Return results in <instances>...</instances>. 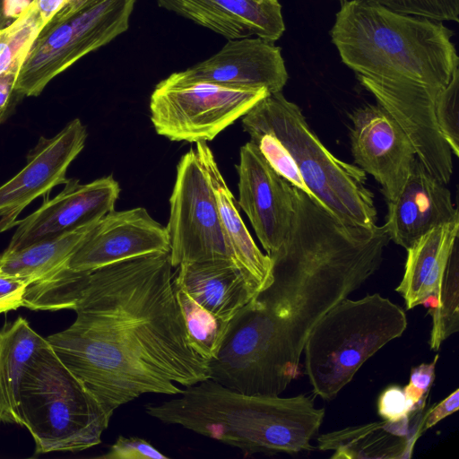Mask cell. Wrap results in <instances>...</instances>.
I'll return each mask as SVG.
<instances>
[{
    "label": "cell",
    "instance_id": "d6a6232c",
    "mask_svg": "<svg viewBox=\"0 0 459 459\" xmlns=\"http://www.w3.org/2000/svg\"><path fill=\"white\" fill-rule=\"evenodd\" d=\"M437 359L438 354L435 356L432 362L421 363L411 368L409 383L403 387V391L416 409L425 406L427 394L435 378Z\"/></svg>",
    "mask_w": 459,
    "mask_h": 459
},
{
    "label": "cell",
    "instance_id": "8d00e7d4",
    "mask_svg": "<svg viewBox=\"0 0 459 459\" xmlns=\"http://www.w3.org/2000/svg\"><path fill=\"white\" fill-rule=\"evenodd\" d=\"M37 13L46 24L72 0H32Z\"/></svg>",
    "mask_w": 459,
    "mask_h": 459
},
{
    "label": "cell",
    "instance_id": "52a82bcc",
    "mask_svg": "<svg viewBox=\"0 0 459 459\" xmlns=\"http://www.w3.org/2000/svg\"><path fill=\"white\" fill-rule=\"evenodd\" d=\"M401 307L378 293L343 299L321 317L304 346L313 394L332 400L371 356L407 327Z\"/></svg>",
    "mask_w": 459,
    "mask_h": 459
},
{
    "label": "cell",
    "instance_id": "d6986e66",
    "mask_svg": "<svg viewBox=\"0 0 459 459\" xmlns=\"http://www.w3.org/2000/svg\"><path fill=\"white\" fill-rule=\"evenodd\" d=\"M195 151L212 189L233 263L260 290L272 281V259L267 254L262 253L247 230L237 200L207 143H196Z\"/></svg>",
    "mask_w": 459,
    "mask_h": 459
},
{
    "label": "cell",
    "instance_id": "6da1fadb",
    "mask_svg": "<svg viewBox=\"0 0 459 459\" xmlns=\"http://www.w3.org/2000/svg\"><path fill=\"white\" fill-rule=\"evenodd\" d=\"M290 227L272 259V281L229 321L210 378L245 394L280 395L300 374L318 320L380 267L390 238L335 217L291 186Z\"/></svg>",
    "mask_w": 459,
    "mask_h": 459
},
{
    "label": "cell",
    "instance_id": "e0dca14e",
    "mask_svg": "<svg viewBox=\"0 0 459 459\" xmlns=\"http://www.w3.org/2000/svg\"><path fill=\"white\" fill-rule=\"evenodd\" d=\"M227 39L251 36L278 40L285 30L279 0H156Z\"/></svg>",
    "mask_w": 459,
    "mask_h": 459
},
{
    "label": "cell",
    "instance_id": "d4e9b609",
    "mask_svg": "<svg viewBox=\"0 0 459 459\" xmlns=\"http://www.w3.org/2000/svg\"><path fill=\"white\" fill-rule=\"evenodd\" d=\"M423 304L432 316L429 345L438 351L441 343L459 330V251L458 239L448 256L437 290ZM426 299V300H427Z\"/></svg>",
    "mask_w": 459,
    "mask_h": 459
},
{
    "label": "cell",
    "instance_id": "30bf717a",
    "mask_svg": "<svg viewBox=\"0 0 459 459\" xmlns=\"http://www.w3.org/2000/svg\"><path fill=\"white\" fill-rule=\"evenodd\" d=\"M64 185L58 195L17 221L4 250H18L93 225L114 210L120 194L119 184L112 176L86 184L68 178Z\"/></svg>",
    "mask_w": 459,
    "mask_h": 459
},
{
    "label": "cell",
    "instance_id": "8fae6325",
    "mask_svg": "<svg viewBox=\"0 0 459 459\" xmlns=\"http://www.w3.org/2000/svg\"><path fill=\"white\" fill-rule=\"evenodd\" d=\"M86 138L85 126L74 118L55 136L39 139L26 165L0 186V232L16 226L31 202L67 181V169L84 148Z\"/></svg>",
    "mask_w": 459,
    "mask_h": 459
},
{
    "label": "cell",
    "instance_id": "cb8c5ba5",
    "mask_svg": "<svg viewBox=\"0 0 459 459\" xmlns=\"http://www.w3.org/2000/svg\"><path fill=\"white\" fill-rule=\"evenodd\" d=\"M95 224L18 250H4L0 253V268L25 279L29 284L39 280L65 265L70 255Z\"/></svg>",
    "mask_w": 459,
    "mask_h": 459
},
{
    "label": "cell",
    "instance_id": "44dd1931",
    "mask_svg": "<svg viewBox=\"0 0 459 459\" xmlns=\"http://www.w3.org/2000/svg\"><path fill=\"white\" fill-rule=\"evenodd\" d=\"M458 230L459 220L436 227L406 249L404 274L395 290L407 309L423 304L437 290Z\"/></svg>",
    "mask_w": 459,
    "mask_h": 459
},
{
    "label": "cell",
    "instance_id": "4fadbf2b",
    "mask_svg": "<svg viewBox=\"0 0 459 459\" xmlns=\"http://www.w3.org/2000/svg\"><path fill=\"white\" fill-rule=\"evenodd\" d=\"M169 253L165 226L143 207L112 212L85 235L68 258L73 271L91 272L122 260L152 253Z\"/></svg>",
    "mask_w": 459,
    "mask_h": 459
},
{
    "label": "cell",
    "instance_id": "8992f818",
    "mask_svg": "<svg viewBox=\"0 0 459 459\" xmlns=\"http://www.w3.org/2000/svg\"><path fill=\"white\" fill-rule=\"evenodd\" d=\"M18 413L19 425L34 440L35 455L79 452L99 445L112 416L48 343L22 375Z\"/></svg>",
    "mask_w": 459,
    "mask_h": 459
},
{
    "label": "cell",
    "instance_id": "9a60e30c",
    "mask_svg": "<svg viewBox=\"0 0 459 459\" xmlns=\"http://www.w3.org/2000/svg\"><path fill=\"white\" fill-rule=\"evenodd\" d=\"M169 77L181 82H206L274 93L281 91L289 75L281 48L255 36L228 39L209 58Z\"/></svg>",
    "mask_w": 459,
    "mask_h": 459
},
{
    "label": "cell",
    "instance_id": "7402d4cb",
    "mask_svg": "<svg viewBox=\"0 0 459 459\" xmlns=\"http://www.w3.org/2000/svg\"><path fill=\"white\" fill-rule=\"evenodd\" d=\"M48 343L23 317L0 327V422L19 425L22 375L37 351Z\"/></svg>",
    "mask_w": 459,
    "mask_h": 459
},
{
    "label": "cell",
    "instance_id": "2e32d148",
    "mask_svg": "<svg viewBox=\"0 0 459 459\" xmlns=\"http://www.w3.org/2000/svg\"><path fill=\"white\" fill-rule=\"evenodd\" d=\"M456 220L449 189L416 157L402 191L387 202L384 227L390 240L408 249L432 229Z\"/></svg>",
    "mask_w": 459,
    "mask_h": 459
},
{
    "label": "cell",
    "instance_id": "5b68a950",
    "mask_svg": "<svg viewBox=\"0 0 459 459\" xmlns=\"http://www.w3.org/2000/svg\"><path fill=\"white\" fill-rule=\"evenodd\" d=\"M246 133L275 136L293 158L310 197L344 222L377 224L374 194L366 173L333 156L311 130L299 107L281 91L269 93L243 116Z\"/></svg>",
    "mask_w": 459,
    "mask_h": 459
},
{
    "label": "cell",
    "instance_id": "3957f363",
    "mask_svg": "<svg viewBox=\"0 0 459 459\" xmlns=\"http://www.w3.org/2000/svg\"><path fill=\"white\" fill-rule=\"evenodd\" d=\"M454 31L369 0L342 3L330 30L344 65L372 90L442 89L459 68Z\"/></svg>",
    "mask_w": 459,
    "mask_h": 459
},
{
    "label": "cell",
    "instance_id": "9c48e42d",
    "mask_svg": "<svg viewBox=\"0 0 459 459\" xmlns=\"http://www.w3.org/2000/svg\"><path fill=\"white\" fill-rule=\"evenodd\" d=\"M166 229L172 267L208 260L233 262L212 189L193 148L178 163Z\"/></svg>",
    "mask_w": 459,
    "mask_h": 459
},
{
    "label": "cell",
    "instance_id": "f546056e",
    "mask_svg": "<svg viewBox=\"0 0 459 459\" xmlns=\"http://www.w3.org/2000/svg\"><path fill=\"white\" fill-rule=\"evenodd\" d=\"M402 14L459 22V0H369Z\"/></svg>",
    "mask_w": 459,
    "mask_h": 459
},
{
    "label": "cell",
    "instance_id": "ac0fdd59",
    "mask_svg": "<svg viewBox=\"0 0 459 459\" xmlns=\"http://www.w3.org/2000/svg\"><path fill=\"white\" fill-rule=\"evenodd\" d=\"M177 268L175 287L224 320H230L259 290L230 260L188 262Z\"/></svg>",
    "mask_w": 459,
    "mask_h": 459
},
{
    "label": "cell",
    "instance_id": "83f0119b",
    "mask_svg": "<svg viewBox=\"0 0 459 459\" xmlns=\"http://www.w3.org/2000/svg\"><path fill=\"white\" fill-rule=\"evenodd\" d=\"M459 68L446 86L439 91L435 100V118L440 134L453 154L459 155Z\"/></svg>",
    "mask_w": 459,
    "mask_h": 459
},
{
    "label": "cell",
    "instance_id": "7a4b0ae2",
    "mask_svg": "<svg viewBox=\"0 0 459 459\" xmlns=\"http://www.w3.org/2000/svg\"><path fill=\"white\" fill-rule=\"evenodd\" d=\"M169 253L116 262L88 274L74 322L46 337L108 413L145 394H178L210 378L192 348Z\"/></svg>",
    "mask_w": 459,
    "mask_h": 459
},
{
    "label": "cell",
    "instance_id": "ba28073f",
    "mask_svg": "<svg viewBox=\"0 0 459 459\" xmlns=\"http://www.w3.org/2000/svg\"><path fill=\"white\" fill-rule=\"evenodd\" d=\"M268 94L265 89L181 82L167 77L151 95V120L156 133L170 141H212Z\"/></svg>",
    "mask_w": 459,
    "mask_h": 459
},
{
    "label": "cell",
    "instance_id": "ffe728a7",
    "mask_svg": "<svg viewBox=\"0 0 459 459\" xmlns=\"http://www.w3.org/2000/svg\"><path fill=\"white\" fill-rule=\"evenodd\" d=\"M135 0H72L53 19L68 39L73 59L107 45L129 27Z\"/></svg>",
    "mask_w": 459,
    "mask_h": 459
},
{
    "label": "cell",
    "instance_id": "1f68e13d",
    "mask_svg": "<svg viewBox=\"0 0 459 459\" xmlns=\"http://www.w3.org/2000/svg\"><path fill=\"white\" fill-rule=\"evenodd\" d=\"M416 410L408 400L403 387L399 385L388 386L378 398L377 412L385 420L394 422L407 419Z\"/></svg>",
    "mask_w": 459,
    "mask_h": 459
},
{
    "label": "cell",
    "instance_id": "f1b7e54d",
    "mask_svg": "<svg viewBox=\"0 0 459 459\" xmlns=\"http://www.w3.org/2000/svg\"><path fill=\"white\" fill-rule=\"evenodd\" d=\"M248 135L250 142L281 177L310 196L293 158L275 136L264 132H252Z\"/></svg>",
    "mask_w": 459,
    "mask_h": 459
},
{
    "label": "cell",
    "instance_id": "d590c367",
    "mask_svg": "<svg viewBox=\"0 0 459 459\" xmlns=\"http://www.w3.org/2000/svg\"><path fill=\"white\" fill-rule=\"evenodd\" d=\"M18 75L11 74L0 78V124L6 119L14 98V86Z\"/></svg>",
    "mask_w": 459,
    "mask_h": 459
},
{
    "label": "cell",
    "instance_id": "836d02e7",
    "mask_svg": "<svg viewBox=\"0 0 459 459\" xmlns=\"http://www.w3.org/2000/svg\"><path fill=\"white\" fill-rule=\"evenodd\" d=\"M29 281L0 268V313L16 310L23 305Z\"/></svg>",
    "mask_w": 459,
    "mask_h": 459
},
{
    "label": "cell",
    "instance_id": "277c9868",
    "mask_svg": "<svg viewBox=\"0 0 459 459\" xmlns=\"http://www.w3.org/2000/svg\"><path fill=\"white\" fill-rule=\"evenodd\" d=\"M176 398L145 406L147 414L240 449L247 455L315 449L325 416L311 396L245 394L208 378Z\"/></svg>",
    "mask_w": 459,
    "mask_h": 459
},
{
    "label": "cell",
    "instance_id": "e575fe53",
    "mask_svg": "<svg viewBox=\"0 0 459 459\" xmlns=\"http://www.w3.org/2000/svg\"><path fill=\"white\" fill-rule=\"evenodd\" d=\"M459 407V389L456 388L444 400L430 408L423 415L420 431L421 433L434 427L440 420L453 414Z\"/></svg>",
    "mask_w": 459,
    "mask_h": 459
},
{
    "label": "cell",
    "instance_id": "74e56055",
    "mask_svg": "<svg viewBox=\"0 0 459 459\" xmlns=\"http://www.w3.org/2000/svg\"><path fill=\"white\" fill-rule=\"evenodd\" d=\"M13 20L9 18L5 10V0H0V30L6 27Z\"/></svg>",
    "mask_w": 459,
    "mask_h": 459
},
{
    "label": "cell",
    "instance_id": "4316f807",
    "mask_svg": "<svg viewBox=\"0 0 459 459\" xmlns=\"http://www.w3.org/2000/svg\"><path fill=\"white\" fill-rule=\"evenodd\" d=\"M175 289L190 344L209 363L221 347L230 320L214 316L197 305L183 290Z\"/></svg>",
    "mask_w": 459,
    "mask_h": 459
},
{
    "label": "cell",
    "instance_id": "4dcf8cb0",
    "mask_svg": "<svg viewBox=\"0 0 459 459\" xmlns=\"http://www.w3.org/2000/svg\"><path fill=\"white\" fill-rule=\"evenodd\" d=\"M100 459H168L150 442L137 437L119 436Z\"/></svg>",
    "mask_w": 459,
    "mask_h": 459
},
{
    "label": "cell",
    "instance_id": "484cf974",
    "mask_svg": "<svg viewBox=\"0 0 459 459\" xmlns=\"http://www.w3.org/2000/svg\"><path fill=\"white\" fill-rule=\"evenodd\" d=\"M45 25L31 0L11 23L0 30V78L19 74Z\"/></svg>",
    "mask_w": 459,
    "mask_h": 459
},
{
    "label": "cell",
    "instance_id": "7c38bea8",
    "mask_svg": "<svg viewBox=\"0 0 459 459\" xmlns=\"http://www.w3.org/2000/svg\"><path fill=\"white\" fill-rule=\"evenodd\" d=\"M351 152L358 167L381 186L386 201L402 191L416 152L401 126L378 104H368L351 115Z\"/></svg>",
    "mask_w": 459,
    "mask_h": 459
},
{
    "label": "cell",
    "instance_id": "603a6c76",
    "mask_svg": "<svg viewBox=\"0 0 459 459\" xmlns=\"http://www.w3.org/2000/svg\"><path fill=\"white\" fill-rule=\"evenodd\" d=\"M414 442L388 430L385 420L348 427L317 437V448L332 459L411 458Z\"/></svg>",
    "mask_w": 459,
    "mask_h": 459
},
{
    "label": "cell",
    "instance_id": "5bb4252c",
    "mask_svg": "<svg viewBox=\"0 0 459 459\" xmlns=\"http://www.w3.org/2000/svg\"><path fill=\"white\" fill-rule=\"evenodd\" d=\"M237 203L248 217L267 255L278 250L293 214L291 185L267 162L250 141L239 152Z\"/></svg>",
    "mask_w": 459,
    "mask_h": 459
}]
</instances>
